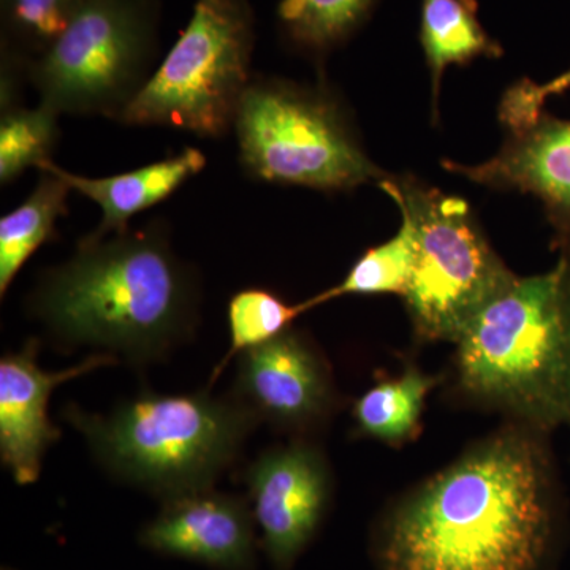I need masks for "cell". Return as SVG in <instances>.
I'll use <instances>...</instances> for the list:
<instances>
[{
  "label": "cell",
  "instance_id": "20",
  "mask_svg": "<svg viewBox=\"0 0 570 570\" xmlns=\"http://www.w3.org/2000/svg\"><path fill=\"white\" fill-rule=\"evenodd\" d=\"M59 115L39 104L37 108H9L0 119V181L9 184L28 168L51 163L58 146Z\"/></svg>",
  "mask_w": 570,
  "mask_h": 570
},
{
  "label": "cell",
  "instance_id": "23",
  "mask_svg": "<svg viewBox=\"0 0 570 570\" xmlns=\"http://www.w3.org/2000/svg\"><path fill=\"white\" fill-rule=\"evenodd\" d=\"M570 89V69L553 80L538 82L521 80L502 97L499 118L510 132H519L534 124L543 112V104L551 96Z\"/></svg>",
  "mask_w": 570,
  "mask_h": 570
},
{
  "label": "cell",
  "instance_id": "22",
  "mask_svg": "<svg viewBox=\"0 0 570 570\" xmlns=\"http://www.w3.org/2000/svg\"><path fill=\"white\" fill-rule=\"evenodd\" d=\"M86 0H0L2 48L32 61L61 36Z\"/></svg>",
  "mask_w": 570,
  "mask_h": 570
},
{
  "label": "cell",
  "instance_id": "19",
  "mask_svg": "<svg viewBox=\"0 0 570 570\" xmlns=\"http://www.w3.org/2000/svg\"><path fill=\"white\" fill-rule=\"evenodd\" d=\"M309 309L313 307L307 299L291 305L265 288H245L232 296L227 311L230 347L214 370L209 384L213 385L217 381L236 356L264 346L283 335L291 330L296 318Z\"/></svg>",
  "mask_w": 570,
  "mask_h": 570
},
{
  "label": "cell",
  "instance_id": "4",
  "mask_svg": "<svg viewBox=\"0 0 570 570\" xmlns=\"http://www.w3.org/2000/svg\"><path fill=\"white\" fill-rule=\"evenodd\" d=\"M96 459L116 478L165 499L212 489L257 417L235 395L141 393L108 415L66 409Z\"/></svg>",
  "mask_w": 570,
  "mask_h": 570
},
{
  "label": "cell",
  "instance_id": "11",
  "mask_svg": "<svg viewBox=\"0 0 570 570\" xmlns=\"http://www.w3.org/2000/svg\"><path fill=\"white\" fill-rule=\"evenodd\" d=\"M37 341H29L0 360V460L20 485L39 479L45 453L61 438L47 412L52 390L116 363L111 354H96L69 370L48 373L37 363Z\"/></svg>",
  "mask_w": 570,
  "mask_h": 570
},
{
  "label": "cell",
  "instance_id": "12",
  "mask_svg": "<svg viewBox=\"0 0 570 570\" xmlns=\"http://www.w3.org/2000/svg\"><path fill=\"white\" fill-rule=\"evenodd\" d=\"M450 174L469 181L535 195L561 239L570 235V121L546 111L510 138L497 156L479 165L444 160Z\"/></svg>",
  "mask_w": 570,
  "mask_h": 570
},
{
  "label": "cell",
  "instance_id": "15",
  "mask_svg": "<svg viewBox=\"0 0 570 570\" xmlns=\"http://www.w3.org/2000/svg\"><path fill=\"white\" fill-rule=\"evenodd\" d=\"M478 0H423L420 40L433 81V111L438 115L442 75L449 66L472 59L499 58L497 43L480 24Z\"/></svg>",
  "mask_w": 570,
  "mask_h": 570
},
{
  "label": "cell",
  "instance_id": "7",
  "mask_svg": "<svg viewBox=\"0 0 570 570\" xmlns=\"http://www.w3.org/2000/svg\"><path fill=\"white\" fill-rule=\"evenodd\" d=\"M234 130L242 164L261 181L336 193L387 178L322 91L273 78L250 81Z\"/></svg>",
  "mask_w": 570,
  "mask_h": 570
},
{
  "label": "cell",
  "instance_id": "14",
  "mask_svg": "<svg viewBox=\"0 0 570 570\" xmlns=\"http://www.w3.org/2000/svg\"><path fill=\"white\" fill-rule=\"evenodd\" d=\"M206 165V157L197 148H184L178 156L168 157L127 174L107 176V178H88L63 170L58 164L47 163L39 170L58 175L102 209L99 227L81 242L99 243L108 236L126 232L129 220L138 213L167 200L184 183L200 174Z\"/></svg>",
  "mask_w": 570,
  "mask_h": 570
},
{
  "label": "cell",
  "instance_id": "16",
  "mask_svg": "<svg viewBox=\"0 0 570 570\" xmlns=\"http://www.w3.org/2000/svg\"><path fill=\"white\" fill-rule=\"evenodd\" d=\"M36 189L0 219V295L6 296L26 262L56 238L59 217L69 213L70 186L58 175L39 170Z\"/></svg>",
  "mask_w": 570,
  "mask_h": 570
},
{
  "label": "cell",
  "instance_id": "5",
  "mask_svg": "<svg viewBox=\"0 0 570 570\" xmlns=\"http://www.w3.org/2000/svg\"><path fill=\"white\" fill-rule=\"evenodd\" d=\"M379 187L414 225L417 250L404 299L415 332L459 343L517 276L491 249L463 198L412 176H387Z\"/></svg>",
  "mask_w": 570,
  "mask_h": 570
},
{
  "label": "cell",
  "instance_id": "8",
  "mask_svg": "<svg viewBox=\"0 0 570 570\" xmlns=\"http://www.w3.org/2000/svg\"><path fill=\"white\" fill-rule=\"evenodd\" d=\"M156 0H86L61 36L28 62L40 104L119 121L153 77Z\"/></svg>",
  "mask_w": 570,
  "mask_h": 570
},
{
  "label": "cell",
  "instance_id": "1",
  "mask_svg": "<svg viewBox=\"0 0 570 570\" xmlns=\"http://www.w3.org/2000/svg\"><path fill=\"white\" fill-rule=\"evenodd\" d=\"M551 534L549 460L539 439L502 431L396 509L384 570H538Z\"/></svg>",
  "mask_w": 570,
  "mask_h": 570
},
{
  "label": "cell",
  "instance_id": "18",
  "mask_svg": "<svg viewBox=\"0 0 570 570\" xmlns=\"http://www.w3.org/2000/svg\"><path fill=\"white\" fill-rule=\"evenodd\" d=\"M415 242L414 225L406 214H401V227L389 242L367 249L348 269L346 277L335 287L326 288L307 299L311 307L325 305L332 299L346 295L404 296L414 266Z\"/></svg>",
  "mask_w": 570,
  "mask_h": 570
},
{
  "label": "cell",
  "instance_id": "13",
  "mask_svg": "<svg viewBox=\"0 0 570 570\" xmlns=\"http://www.w3.org/2000/svg\"><path fill=\"white\" fill-rule=\"evenodd\" d=\"M149 549L224 569L245 568L253 554V524L239 499L213 489L167 499L146 527Z\"/></svg>",
  "mask_w": 570,
  "mask_h": 570
},
{
  "label": "cell",
  "instance_id": "10",
  "mask_svg": "<svg viewBox=\"0 0 570 570\" xmlns=\"http://www.w3.org/2000/svg\"><path fill=\"white\" fill-rule=\"evenodd\" d=\"M234 395L261 420L283 428L313 425L333 404L332 377L316 348L287 330L238 356Z\"/></svg>",
  "mask_w": 570,
  "mask_h": 570
},
{
  "label": "cell",
  "instance_id": "3",
  "mask_svg": "<svg viewBox=\"0 0 570 570\" xmlns=\"http://www.w3.org/2000/svg\"><path fill=\"white\" fill-rule=\"evenodd\" d=\"M461 389L534 431L570 423V258L517 277L461 337Z\"/></svg>",
  "mask_w": 570,
  "mask_h": 570
},
{
  "label": "cell",
  "instance_id": "6",
  "mask_svg": "<svg viewBox=\"0 0 570 570\" xmlns=\"http://www.w3.org/2000/svg\"><path fill=\"white\" fill-rule=\"evenodd\" d=\"M254 45L249 0H195L186 29L119 122L224 137L253 81Z\"/></svg>",
  "mask_w": 570,
  "mask_h": 570
},
{
  "label": "cell",
  "instance_id": "2",
  "mask_svg": "<svg viewBox=\"0 0 570 570\" xmlns=\"http://www.w3.org/2000/svg\"><path fill=\"white\" fill-rule=\"evenodd\" d=\"M32 311L59 340L156 358L193 330L197 283L176 257L163 225L80 242L47 273Z\"/></svg>",
  "mask_w": 570,
  "mask_h": 570
},
{
  "label": "cell",
  "instance_id": "17",
  "mask_svg": "<svg viewBox=\"0 0 570 570\" xmlns=\"http://www.w3.org/2000/svg\"><path fill=\"white\" fill-rule=\"evenodd\" d=\"M438 379L409 366L400 377L379 382L354 404L356 430L390 445H403L420 431L426 397Z\"/></svg>",
  "mask_w": 570,
  "mask_h": 570
},
{
  "label": "cell",
  "instance_id": "9",
  "mask_svg": "<svg viewBox=\"0 0 570 570\" xmlns=\"http://www.w3.org/2000/svg\"><path fill=\"white\" fill-rule=\"evenodd\" d=\"M266 550L287 564L316 531L330 494V472L317 449L292 444L269 450L246 475Z\"/></svg>",
  "mask_w": 570,
  "mask_h": 570
},
{
  "label": "cell",
  "instance_id": "24",
  "mask_svg": "<svg viewBox=\"0 0 570 570\" xmlns=\"http://www.w3.org/2000/svg\"><path fill=\"white\" fill-rule=\"evenodd\" d=\"M561 242L562 245H564V255H568V257L570 258V235L566 236V238H562Z\"/></svg>",
  "mask_w": 570,
  "mask_h": 570
},
{
  "label": "cell",
  "instance_id": "21",
  "mask_svg": "<svg viewBox=\"0 0 570 570\" xmlns=\"http://www.w3.org/2000/svg\"><path fill=\"white\" fill-rule=\"evenodd\" d=\"M374 0H283L277 18L288 39L305 50L336 47L365 20Z\"/></svg>",
  "mask_w": 570,
  "mask_h": 570
}]
</instances>
